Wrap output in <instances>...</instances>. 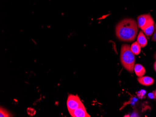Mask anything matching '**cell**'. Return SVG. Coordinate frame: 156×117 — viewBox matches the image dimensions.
Listing matches in <instances>:
<instances>
[{"instance_id": "10", "label": "cell", "mask_w": 156, "mask_h": 117, "mask_svg": "<svg viewBox=\"0 0 156 117\" xmlns=\"http://www.w3.org/2000/svg\"><path fill=\"white\" fill-rule=\"evenodd\" d=\"M141 46L137 42H135L132 43L130 47L131 51L136 55H138V54H140L141 52Z\"/></svg>"}, {"instance_id": "13", "label": "cell", "mask_w": 156, "mask_h": 117, "mask_svg": "<svg viewBox=\"0 0 156 117\" xmlns=\"http://www.w3.org/2000/svg\"><path fill=\"white\" fill-rule=\"evenodd\" d=\"M152 41H154V42H156V30L154 32L153 34V36H152Z\"/></svg>"}, {"instance_id": "1", "label": "cell", "mask_w": 156, "mask_h": 117, "mask_svg": "<svg viewBox=\"0 0 156 117\" xmlns=\"http://www.w3.org/2000/svg\"><path fill=\"white\" fill-rule=\"evenodd\" d=\"M138 31V24L135 20L131 18L122 20L115 27L116 36L123 42H131L135 40Z\"/></svg>"}, {"instance_id": "2", "label": "cell", "mask_w": 156, "mask_h": 117, "mask_svg": "<svg viewBox=\"0 0 156 117\" xmlns=\"http://www.w3.org/2000/svg\"><path fill=\"white\" fill-rule=\"evenodd\" d=\"M120 60L125 69L130 73H133L135 63V56L129 44H123L122 45Z\"/></svg>"}, {"instance_id": "8", "label": "cell", "mask_w": 156, "mask_h": 117, "mask_svg": "<svg viewBox=\"0 0 156 117\" xmlns=\"http://www.w3.org/2000/svg\"><path fill=\"white\" fill-rule=\"evenodd\" d=\"M137 42L141 48H144L147 45V40L144 33L142 31H140L137 36Z\"/></svg>"}, {"instance_id": "3", "label": "cell", "mask_w": 156, "mask_h": 117, "mask_svg": "<svg viewBox=\"0 0 156 117\" xmlns=\"http://www.w3.org/2000/svg\"><path fill=\"white\" fill-rule=\"evenodd\" d=\"M66 105L69 112L83 105V103L78 95H74L73 94H70L68 96Z\"/></svg>"}, {"instance_id": "6", "label": "cell", "mask_w": 156, "mask_h": 117, "mask_svg": "<svg viewBox=\"0 0 156 117\" xmlns=\"http://www.w3.org/2000/svg\"><path fill=\"white\" fill-rule=\"evenodd\" d=\"M154 28H155L154 21L152 18L150 21L148 22V24L144 27L142 30L146 36H150L152 35V34L154 32Z\"/></svg>"}, {"instance_id": "11", "label": "cell", "mask_w": 156, "mask_h": 117, "mask_svg": "<svg viewBox=\"0 0 156 117\" xmlns=\"http://www.w3.org/2000/svg\"><path fill=\"white\" fill-rule=\"evenodd\" d=\"M10 113H9L7 111V110L2 108H1V111H0V116L1 117H10Z\"/></svg>"}, {"instance_id": "9", "label": "cell", "mask_w": 156, "mask_h": 117, "mask_svg": "<svg viewBox=\"0 0 156 117\" xmlns=\"http://www.w3.org/2000/svg\"><path fill=\"white\" fill-rule=\"evenodd\" d=\"M134 71L136 76L138 77H141L146 73L145 68L140 64H136L134 66Z\"/></svg>"}, {"instance_id": "15", "label": "cell", "mask_w": 156, "mask_h": 117, "mask_svg": "<svg viewBox=\"0 0 156 117\" xmlns=\"http://www.w3.org/2000/svg\"><path fill=\"white\" fill-rule=\"evenodd\" d=\"M154 58H155V60H156V52L155 53V55H154Z\"/></svg>"}, {"instance_id": "14", "label": "cell", "mask_w": 156, "mask_h": 117, "mask_svg": "<svg viewBox=\"0 0 156 117\" xmlns=\"http://www.w3.org/2000/svg\"><path fill=\"white\" fill-rule=\"evenodd\" d=\"M154 70H155V71H156V61L155 62V63H154Z\"/></svg>"}, {"instance_id": "5", "label": "cell", "mask_w": 156, "mask_h": 117, "mask_svg": "<svg viewBox=\"0 0 156 117\" xmlns=\"http://www.w3.org/2000/svg\"><path fill=\"white\" fill-rule=\"evenodd\" d=\"M152 19V17L150 14H144L139 15L137 17V24L142 30H143L146 24Z\"/></svg>"}, {"instance_id": "12", "label": "cell", "mask_w": 156, "mask_h": 117, "mask_svg": "<svg viewBox=\"0 0 156 117\" xmlns=\"http://www.w3.org/2000/svg\"><path fill=\"white\" fill-rule=\"evenodd\" d=\"M148 96L151 98H156V95H155V93H154V92L149 93L148 94Z\"/></svg>"}, {"instance_id": "16", "label": "cell", "mask_w": 156, "mask_h": 117, "mask_svg": "<svg viewBox=\"0 0 156 117\" xmlns=\"http://www.w3.org/2000/svg\"><path fill=\"white\" fill-rule=\"evenodd\" d=\"M155 29H156V24H155Z\"/></svg>"}, {"instance_id": "4", "label": "cell", "mask_w": 156, "mask_h": 117, "mask_svg": "<svg viewBox=\"0 0 156 117\" xmlns=\"http://www.w3.org/2000/svg\"><path fill=\"white\" fill-rule=\"evenodd\" d=\"M72 117H90L87 113L86 109L84 105H81L77 109L69 112Z\"/></svg>"}, {"instance_id": "7", "label": "cell", "mask_w": 156, "mask_h": 117, "mask_svg": "<svg viewBox=\"0 0 156 117\" xmlns=\"http://www.w3.org/2000/svg\"><path fill=\"white\" fill-rule=\"evenodd\" d=\"M137 81L140 84L146 86H150L154 83V79L148 76L139 77L137 78Z\"/></svg>"}]
</instances>
